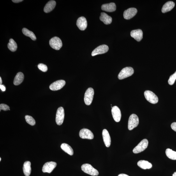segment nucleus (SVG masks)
I'll list each match as a JSON object with an SVG mask.
<instances>
[{"label": "nucleus", "instance_id": "f257e3e1", "mask_svg": "<svg viewBox=\"0 0 176 176\" xmlns=\"http://www.w3.org/2000/svg\"><path fill=\"white\" fill-rule=\"evenodd\" d=\"M82 170L85 173L92 176H97L99 174L98 170L89 164H84L81 166Z\"/></svg>", "mask_w": 176, "mask_h": 176}, {"label": "nucleus", "instance_id": "f03ea898", "mask_svg": "<svg viewBox=\"0 0 176 176\" xmlns=\"http://www.w3.org/2000/svg\"><path fill=\"white\" fill-rule=\"evenodd\" d=\"M134 70L131 67H126L123 69L120 72L118 77L119 80L123 79L133 75Z\"/></svg>", "mask_w": 176, "mask_h": 176}, {"label": "nucleus", "instance_id": "7ed1b4c3", "mask_svg": "<svg viewBox=\"0 0 176 176\" xmlns=\"http://www.w3.org/2000/svg\"><path fill=\"white\" fill-rule=\"evenodd\" d=\"M139 123V119L137 115L133 114L129 117L128 121V128L129 130L131 131L138 126Z\"/></svg>", "mask_w": 176, "mask_h": 176}, {"label": "nucleus", "instance_id": "20e7f679", "mask_svg": "<svg viewBox=\"0 0 176 176\" xmlns=\"http://www.w3.org/2000/svg\"><path fill=\"white\" fill-rule=\"evenodd\" d=\"M149 142L147 139L143 140L133 150V153L137 154L143 152L148 147Z\"/></svg>", "mask_w": 176, "mask_h": 176}, {"label": "nucleus", "instance_id": "39448f33", "mask_svg": "<svg viewBox=\"0 0 176 176\" xmlns=\"http://www.w3.org/2000/svg\"><path fill=\"white\" fill-rule=\"evenodd\" d=\"M144 96L146 99L149 103L154 104L158 103V97L153 92L146 90L144 92Z\"/></svg>", "mask_w": 176, "mask_h": 176}, {"label": "nucleus", "instance_id": "423d86ee", "mask_svg": "<svg viewBox=\"0 0 176 176\" xmlns=\"http://www.w3.org/2000/svg\"><path fill=\"white\" fill-rule=\"evenodd\" d=\"M94 90L91 87L89 88L85 92L84 96V101L87 105H89L91 104L93 99Z\"/></svg>", "mask_w": 176, "mask_h": 176}, {"label": "nucleus", "instance_id": "0eeeda50", "mask_svg": "<svg viewBox=\"0 0 176 176\" xmlns=\"http://www.w3.org/2000/svg\"><path fill=\"white\" fill-rule=\"evenodd\" d=\"M49 45L52 48L57 50H59L62 46L61 39L57 37H54L50 39Z\"/></svg>", "mask_w": 176, "mask_h": 176}, {"label": "nucleus", "instance_id": "6e6552de", "mask_svg": "<svg viewBox=\"0 0 176 176\" xmlns=\"http://www.w3.org/2000/svg\"><path fill=\"white\" fill-rule=\"evenodd\" d=\"M64 110L63 107H61L58 109L55 118V121L58 125H61L63 123L64 119Z\"/></svg>", "mask_w": 176, "mask_h": 176}, {"label": "nucleus", "instance_id": "1a4fd4ad", "mask_svg": "<svg viewBox=\"0 0 176 176\" xmlns=\"http://www.w3.org/2000/svg\"><path fill=\"white\" fill-rule=\"evenodd\" d=\"M79 136L81 138L83 139H88L91 140L93 139L94 136L92 131L87 129H83L79 132Z\"/></svg>", "mask_w": 176, "mask_h": 176}, {"label": "nucleus", "instance_id": "9d476101", "mask_svg": "<svg viewBox=\"0 0 176 176\" xmlns=\"http://www.w3.org/2000/svg\"><path fill=\"white\" fill-rule=\"evenodd\" d=\"M65 84L66 82L64 80H57L52 83L50 85L49 88L52 91H57L61 89Z\"/></svg>", "mask_w": 176, "mask_h": 176}, {"label": "nucleus", "instance_id": "9b49d317", "mask_svg": "<svg viewBox=\"0 0 176 176\" xmlns=\"http://www.w3.org/2000/svg\"><path fill=\"white\" fill-rule=\"evenodd\" d=\"M108 50L109 47L107 45L99 46L93 51L91 55L92 56H94L97 55L105 54L107 52Z\"/></svg>", "mask_w": 176, "mask_h": 176}, {"label": "nucleus", "instance_id": "f8f14e48", "mask_svg": "<svg viewBox=\"0 0 176 176\" xmlns=\"http://www.w3.org/2000/svg\"><path fill=\"white\" fill-rule=\"evenodd\" d=\"M57 164L53 161L48 162L44 164L43 166L42 171L43 173H50L56 167Z\"/></svg>", "mask_w": 176, "mask_h": 176}, {"label": "nucleus", "instance_id": "ddd939ff", "mask_svg": "<svg viewBox=\"0 0 176 176\" xmlns=\"http://www.w3.org/2000/svg\"><path fill=\"white\" fill-rule=\"evenodd\" d=\"M137 12V9L135 8H129L124 11V17L127 20L131 19L136 15Z\"/></svg>", "mask_w": 176, "mask_h": 176}, {"label": "nucleus", "instance_id": "4468645a", "mask_svg": "<svg viewBox=\"0 0 176 176\" xmlns=\"http://www.w3.org/2000/svg\"><path fill=\"white\" fill-rule=\"evenodd\" d=\"M112 113L113 119L115 122H119L121 120V114L119 108L117 106H114L112 109Z\"/></svg>", "mask_w": 176, "mask_h": 176}, {"label": "nucleus", "instance_id": "2eb2a0df", "mask_svg": "<svg viewBox=\"0 0 176 176\" xmlns=\"http://www.w3.org/2000/svg\"><path fill=\"white\" fill-rule=\"evenodd\" d=\"M76 25L81 31H84L87 28V24L86 18L83 17L78 18Z\"/></svg>", "mask_w": 176, "mask_h": 176}, {"label": "nucleus", "instance_id": "dca6fc26", "mask_svg": "<svg viewBox=\"0 0 176 176\" xmlns=\"http://www.w3.org/2000/svg\"><path fill=\"white\" fill-rule=\"evenodd\" d=\"M131 35L137 41H140L143 38V32L140 29L133 30L131 32Z\"/></svg>", "mask_w": 176, "mask_h": 176}, {"label": "nucleus", "instance_id": "f3484780", "mask_svg": "<svg viewBox=\"0 0 176 176\" xmlns=\"http://www.w3.org/2000/svg\"><path fill=\"white\" fill-rule=\"evenodd\" d=\"M102 135L104 142L106 146L107 147H109L111 144V139L109 133L107 129H103Z\"/></svg>", "mask_w": 176, "mask_h": 176}, {"label": "nucleus", "instance_id": "a211bd4d", "mask_svg": "<svg viewBox=\"0 0 176 176\" xmlns=\"http://www.w3.org/2000/svg\"><path fill=\"white\" fill-rule=\"evenodd\" d=\"M101 9L107 12H112L116 10V6L114 3L104 4L101 6Z\"/></svg>", "mask_w": 176, "mask_h": 176}, {"label": "nucleus", "instance_id": "6ab92c4d", "mask_svg": "<svg viewBox=\"0 0 176 176\" xmlns=\"http://www.w3.org/2000/svg\"><path fill=\"white\" fill-rule=\"evenodd\" d=\"M175 3L174 2L172 1H169L167 2L164 4L162 8V12L163 13H166L172 10L174 7Z\"/></svg>", "mask_w": 176, "mask_h": 176}, {"label": "nucleus", "instance_id": "aec40b11", "mask_svg": "<svg viewBox=\"0 0 176 176\" xmlns=\"http://www.w3.org/2000/svg\"><path fill=\"white\" fill-rule=\"evenodd\" d=\"M56 5V2L54 1H48L44 8V12L45 13L51 12V11L54 10Z\"/></svg>", "mask_w": 176, "mask_h": 176}, {"label": "nucleus", "instance_id": "412c9836", "mask_svg": "<svg viewBox=\"0 0 176 176\" xmlns=\"http://www.w3.org/2000/svg\"><path fill=\"white\" fill-rule=\"evenodd\" d=\"M23 171L25 176H29L31 172V163L29 161H25L23 166Z\"/></svg>", "mask_w": 176, "mask_h": 176}, {"label": "nucleus", "instance_id": "4be33fe9", "mask_svg": "<svg viewBox=\"0 0 176 176\" xmlns=\"http://www.w3.org/2000/svg\"><path fill=\"white\" fill-rule=\"evenodd\" d=\"M100 19L106 25L110 24L112 21V18L105 13H101Z\"/></svg>", "mask_w": 176, "mask_h": 176}, {"label": "nucleus", "instance_id": "5701e85b", "mask_svg": "<svg viewBox=\"0 0 176 176\" xmlns=\"http://www.w3.org/2000/svg\"><path fill=\"white\" fill-rule=\"evenodd\" d=\"M24 78V75L23 73L20 72L18 73L15 76L13 81V84L15 85H19L22 82Z\"/></svg>", "mask_w": 176, "mask_h": 176}, {"label": "nucleus", "instance_id": "b1692460", "mask_svg": "<svg viewBox=\"0 0 176 176\" xmlns=\"http://www.w3.org/2000/svg\"><path fill=\"white\" fill-rule=\"evenodd\" d=\"M138 165L143 169H150L152 167V164L149 161L145 160L139 161L137 163Z\"/></svg>", "mask_w": 176, "mask_h": 176}, {"label": "nucleus", "instance_id": "393cba45", "mask_svg": "<svg viewBox=\"0 0 176 176\" xmlns=\"http://www.w3.org/2000/svg\"><path fill=\"white\" fill-rule=\"evenodd\" d=\"M61 148L62 150L71 156H72L73 154V150L69 145L66 143H62L61 145Z\"/></svg>", "mask_w": 176, "mask_h": 176}, {"label": "nucleus", "instance_id": "a878e982", "mask_svg": "<svg viewBox=\"0 0 176 176\" xmlns=\"http://www.w3.org/2000/svg\"><path fill=\"white\" fill-rule=\"evenodd\" d=\"M22 31L25 35L29 37L32 40L35 41L36 40V37L35 35L34 34L33 32L30 31L29 29L25 28H24L22 29Z\"/></svg>", "mask_w": 176, "mask_h": 176}, {"label": "nucleus", "instance_id": "bb28decb", "mask_svg": "<svg viewBox=\"0 0 176 176\" xmlns=\"http://www.w3.org/2000/svg\"><path fill=\"white\" fill-rule=\"evenodd\" d=\"M8 47L11 51L15 52L17 49V44L13 39H11L9 40V42L8 44Z\"/></svg>", "mask_w": 176, "mask_h": 176}, {"label": "nucleus", "instance_id": "cd10ccee", "mask_svg": "<svg viewBox=\"0 0 176 176\" xmlns=\"http://www.w3.org/2000/svg\"><path fill=\"white\" fill-rule=\"evenodd\" d=\"M165 153L169 159L176 160V152L173 151L170 149H167L166 150Z\"/></svg>", "mask_w": 176, "mask_h": 176}, {"label": "nucleus", "instance_id": "c85d7f7f", "mask_svg": "<svg viewBox=\"0 0 176 176\" xmlns=\"http://www.w3.org/2000/svg\"><path fill=\"white\" fill-rule=\"evenodd\" d=\"M25 119L27 123L31 126H34L36 124L35 120L31 116L26 115L25 117Z\"/></svg>", "mask_w": 176, "mask_h": 176}, {"label": "nucleus", "instance_id": "c756f323", "mask_svg": "<svg viewBox=\"0 0 176 176\" xmlns=\"http://www.w3.org/2000/svg\"><path fill=\"white\" fill-rule=\"evenodd\" d=\"M176 79V71L175 73L171 75L168 81V84L170 85H172L174 84Z\"/></svg>", "mask_w": 176, "mask_h": 176}, {"label": "nucleus", "instance_id": "7c9ffc66", "mask_svg": "<svg viewBox=\"0 0 176 176\" xmlns=\"http://www.w3.org/2000/svg\"><path fill=\"white\" fill-rule=\"evenodd\" d=\"M38 67L40 70L44 72H45L48 70V68L47 66L42 63L39 64Z\"/></svg>", "mask_w": 176, "mask_h": 176}, {"label": "nucleus", "instance_id": "2f4dec72", "mask_svg": "<svg viewBox=\"0 0 176 176\" xmlns=\"http://www.w3.org/2000/svg\"><path fill=\"white\" fill-rule=\"evenodd\" d=\"M3 110L5 111L10 110V107L9 106L5 104H1L0 105V111Z\"/></svg>", "mask_w": 176, "mask_h": 176}, {"label": "nucleus", "instance_id": "473e14b6", "mask_svg": "<svg viewBox=\"0 0 176 176\" xmlns=\"http://www.w3.org/2000/svg\"><path fill=\"white\" fill-rule=\"evenodd\" d=\"M171 127L173 131L176 132V122H173L171 124Z\"/></svg>", "mask_w": 176, "mask_h": 176}, {"label": "nucleus", "instance_id": "72a5a7b5", "mask_svg": "<svg viewBox=\"0 0 176 176\" xmlns=\"http://www.w3.org/2000/svg\"><path fill=\"white\" fill-rule=\"evenodd\" d=\"M0 89L3 91H5L6 90V88L3 85H0Z\"/></svg>", "mask_w": 176, "mask_h": 176}, {"label": "nucleus", "instance_id": "f704fd0d", "mask_svg": "<svg viewBox=\"0 0 176 176\" xmlns=\"http://www.w3.org/2000/svg\"><path fill=\"white\" fill-rule=\"evenodd\" d=\"M12 1L15 3H19L23 1V0H12Z\"/></svg>", "mask_w": 176, "mask_h": 176}, {"label": "nucleus", "instance_id": "c9c22d12", "mask_svg": "<svg viewBox=\"0 0 176 176\" xmlns=\"http://www.w3.org/2000/svg\"><path fill=\"white\" fill-rule=\"evenodd\" d=\"M118 176H129L128 175H126V174H123V173H122V174H119Z\"/></svg>", "mask_w": 176, "mask_h": 176}, {"label": "nucleus", "instance_id": "e433bc0d", "mask_svg": "<svg viewBox=\"0 0 176 176\" xmlns=\"http://www.w3.org/2000/svg\"><path fill=\"white\" fill-rule=\"evenodd\" d=\"M2 84V80L1 79V77H0V84H1V85Z\"/></svg>", "mask_w": 176, "mask_h": 176}, {"label": "nucleus", "instance_id": "4c0bfd02", "mask_svg": "<svg viewBox=\"0 0 176 176\" xmlns=\"http://www.w3.org/2000/svg\"><path fill=\"white\" fill-rule=\"evenodd\" d=\"M173 176H176V172H175L173 175Z\"/></svg>", "mask_w": 176, "mask_h": 176}, {"label": "nucleus", "instance_id": "58836bf2", "mask_svg": "<svg viewBox=\"0 0 176 176\" xmlns=\"http://www.w3.org/2000/svg\"><path fill=\"white\" fill-rule=\"evenodd\" d=\"M1 158H0V161H1Z\"/></svg>", "mask_w": 176, "mask_h": 176}]
</instances>
